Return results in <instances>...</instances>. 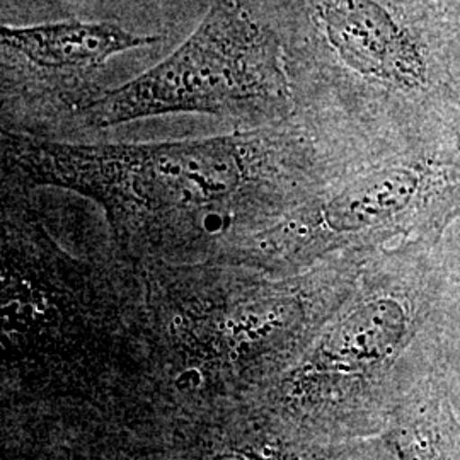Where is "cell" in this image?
Instances as JSON below:
<instances>
[{"mask_svg":"<svg viewBox=\"0 0 460 460\" xmlns=\"http://www.w3.org/2000/svg\"><path fill=\"white\" fill-rule=\"evenodd\" d=\"M279 36L235 0H217L161 64L84 106L91 125L167 113L268 115L288 101Z\"/></svg>","mask_w":460,"mask_h":460,"instance_id":"obj_1","label":"cell"},{"mask_svg":"<svg viewBox=\"0 0 460 460\" xmlns=\"http://www.w3.org/2000/svg\"><path fill=\"white\" fill-rule=\"evenodd\" d=\"M264 150L254 135L110 147L26 140L22 157L57 178L163 191L171 203H199L237 190L261 164Z\"/></svg>","mask_w":460,"mask_h":460,"instance_id":"obj_2","label":"cell"},{"mask_svg":"<svg viewBox=\"0 0 460 460\" xmlns=\"http://www.w3.org/2000/svg\"><path fill=\"white\" fill-rule=\"evenodd\" d=\"M315 17L340 60L382 83L414 87L427 79L418 41L377 0H323Z\"/></svg>","mask_w":460,"mask_h":460,"instance_id":"obj_3","label":"cell"},{"mask_svg":"<svg viewBox=\"0 0 460 460\" xmlns=\"http://www.w3.org/2000/svg\"><path fill=\"white\" fill-rule=\"evenodd\" d=\"M161 36L135 34L115 22L60 21L0 26V45L30 66L45 70H87L118 53L159 43Z\"/></svg>","mask_w":460,"mask_h":460,"instance_id":"obj_4","label":"cell"},{"mask_svg":"<svg viewBox=\"0 0 460 460\" xmlns=\"http://www.w3.org/2000/svg\"><path fill=\"white\" fill-rule=\"evenodd\" d=\"M402 329V313L395 302H370L329 334L324 357L331 365L346 368L376 363L394 348Z\"/></svg>","mask_w":460,"mask_h":460,"instance_id":"obj_5","label":"cell"},{"mask_svg":"<svg viewBox=\"0 0 460 460\" xmlns=\"http://www.w3.org/2000/svg\"><path fill=\"white\" fill-rule=\"evenodd\" d=\"M416 176L393 169L349 186L329 203L328 220L336 230H360L404 208L416 191Z\"/></svg>","mask_w":460,"mask_h":460,"instance_id":"obj_6","label":"cell"}]
</instances>
